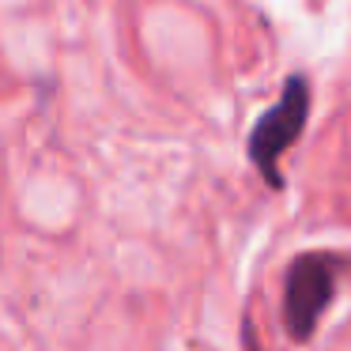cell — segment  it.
Wrapping results in <instances>:
<instances>
[{
    "instance_id": "obj_2",
    "label": "cell",
    "mask_w": 351,
    "mask_h": 351,
    "mask_svg": "<svg viewBox=\"0 0 351 351\" xmlns=\"http://www.w3.org/2000/svg\"><path fill=\"white\" fill-rule=\"evenodd\" d=\"M306 114H310V87H306L302 76H291L283 84V95L250 132V159L261 174L268 178V185H280V155L287 152L298 140L306 125Z\"/></svg>"
},
{
    "instance_id": "obj_1",
    "label": "cell",
    "mask_w": 351,
    "mask_h": 351,
    "mask_svg": "<svg viewBox=\"0 0 351 351\" xmlns=\"http://www.w3.org/2000/svg\"><path fill=\"white\" fill-rule=\"evenodd\" d=\"M343 261L332 253H302L287 272V295H283V321L295 340H310L325 306L336 295V280Z\"/></svg>"
}]
</instances>
